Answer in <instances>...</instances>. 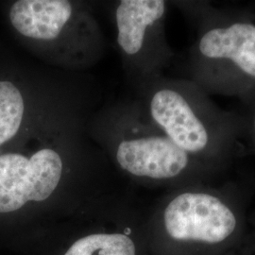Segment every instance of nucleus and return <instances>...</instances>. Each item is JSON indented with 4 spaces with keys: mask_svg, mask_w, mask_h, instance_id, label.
I'll return each instance as SVG.
<instances>
[{
    "mask_svg": "<svg viewBox=\"0 0 255 255\" xmlns=\"http://www.w3.org/2000/svg\"><path fill=\"white\" fill-rule=\"evenodd\" d=\"M247 195L235 182L171 189L146 221L147 255H225L248 225Z\"/></svg>",
    "mask_w": 255,
    "mask_h": 255,
    "instance_id": "obj_1",
    "label": "nucleus"
},
{
    "mask_svg": "<svg viewBox=\"0 0 255 255\" xmlns=\"http://www.w3.org/2000/svg\"><path fill=\"white\" fill-rule=\"evenodd\" d=\"M147 118L176 146L224 172L242 134L237 113L220 109L191 80L155 78L144 82Z\"/></svg>",
    "mask_w": 255,
    "mask_h": 255,
    "instance_id": "obj_2",
    "label": "nucleus"
},
{
    "mask_svg": "<svg viewBox=\"0 0 255 255\" xmlns=\"http://www.w3.org/2000/svg\"><path fill=\"white\" fill-rule=\"evenodd\" d=\"M198 35L190 50L191 81L208 95L243 101L255 93V22L244 10L188 2Z\"/></svg>",
    "mask_w": 255,
    "mask_h": 255,
    "instance_id": "obj_3",
    "label": "nucleus"
},
{
    "mask_svg": "<svg viewBox=\"0 0 255 255\" xmlns=\"http://www.w3.org/2000/svg\"><path fill=\"white\" fill-rule=\"evenodd\" d=\"M116 150L119 167L133 179L171 189L213 182L221 172L183 151L156 127L143 108L135 110Z\"/></svg>",
    "mask_w": 255,
    "mask_h": 255,
    "instance_id": "obj_4",
    "label": "nucleus"
},
{
    "mask_svg": "<svg viewBox=\"0 0 255 255\" xmlns=\"http://www.w3.org/2000/svg\"><path fill=\"white\" fill-rule=\"evenodd\" d=\"M65 167L64 155L50 144H42L29 156L0 155V214L50 200L64 182Z\"/></svg>",
    "mask_w": 255,
    "mask_h": 255,
    "instance_id": "obj_5",
    "label": "nucleus"
},
{
    "mask_svg": "<svg viewBox=\"0 0 255 255\" xmlns=\"http://www.w3.org/2000/svg\"><path fill=\"white\" fill-rule=\"evenodd\" d=\"M165 12L163 0H123L117 8L118 44L142 75L143 83L159 77L172 56L164 40Z\"/></svg>",
    "mask_w": 255,
    "mask_h": 255,
    "instance_id": "obj_6",
    "label": "nucleus"
},
{
    "mask_svg": "<svg viewBox=\"0 0 255 255\" xmlns=\"http://www.w3.org/2000/svg\"><path fill=\"white\" fill-rule=\"evenodd\" d=\"M73 12L67 0H19L10 7L9 20L23 36L48 42L60 36Z\"/></svg>",
    "mask_w": 255,
    "mask_h": 255,
    "instance_id": "obj_7",
    "label": "nucleus"
},
{
    "mask_svg": "<svg viewBox=\"0 0 255 255\" xmlns=\"http://www.w3.org/2000/svg\"><path fill=\"white\" fill-rule=\"evenodd\" d=\"M63 255H147L146 222L88 233L74 240Z\"/></svg>",
    "mask_w": 255,
    "mask_h": 255,
    "instance_id": "obj_8",
    "label": "nucleus"
},
{
    "mask_svg": "<svg viewBox=\"0 0 255 255\" xmlns=\"http://www.w3.org/2000/svg\"><path fill=\"white\" fill-rule=\"evenodd\" d=\"M25 101L18 88L8 81L0 82V146L16 135L25 115Z\"/></svg>",
    "mask_w": 255,
    "mask_h": 255,
    "instance_id": "obj_9",
    "label": "nucleus"
},
{
    "mask_svg": "<svg viewBox=\"0 0 255 255\" xmlns=\"http://www.w3.org/2000/svg\"><path fill=\"white\" fill-rule=\"evenodd\" d=\"M241 103L242 110L238 116L242 124V134L248 139L255 153V93Z\"/></svg>",
    "mask_w": 255,
    "mask_h": 255,
    "instance_id": "obj_10",
    "label": "nucleus"
},
{
    "mask_svg": "<svg viewBox=\"0 0 255 255\" xmlns=\"http://www.w3.org/2000/svg\"><path fill=\"white\" fill-rule=\"evenodd\" d=\"M225 255H255V212L248 218L243 236Z\"/></svg>",
    "mask_w": 255,
    "mask_h": 255,
    "instance_id": "obj_11",
    "label": "nucleus"
}]
</instances>
